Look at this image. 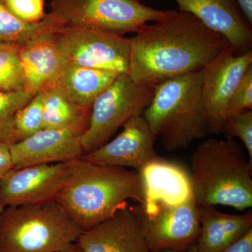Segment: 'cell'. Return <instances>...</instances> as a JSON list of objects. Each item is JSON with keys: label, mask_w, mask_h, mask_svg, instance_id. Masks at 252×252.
Returning a JSON list of instances; mask_svg holds the SVG:
<instances>
[{"label": "cell", "mask_w": 252, "mask_h": 252, "mask_svg": "<svg viewBox=\"0 0 252 252\" xmlns=\"http://www.w3.org/2000/svg\"><path fill=\"white\" fill-rule=\"evenodd\" d=\"M20 44L0 43V91L26 90L19 58Z\"/></svg>", "instance_id": "cell-23"}, {"label": "cell", "mask_w": 252, "mask_h": 252, "mask_svg": "<svg viewBox=\"0 0 252 252\" xmlns=\"http://www.w3.org/2000/svg\"><path fill=\"white\" fill-rule=\"evenodd\" d=\"M59 252H84V250L81 248V247L77 243L71 244L70 245L61 250Z\"/></svg>", "instance_id": "cell-31"}, {"label": "cell", "mask_w": 252, "mask_h": 252, "mask_svg": "<svg viewBox=\"0 0 252 252\" xmlns=\"http://www.w3.org/2000/svg\"><path fill=\"white\" fill-rule=\"evenodd\" d=\"M200 252H223L252 229V212L242 215L223 213L215 205L199 206Z\"/></svg>", "instance_id": "cell-18"}, {"label": "cell", "mask_w": 252, "mask_h": 252, "mask_svg": "<svg viewBox=\"0 0 252 252\" xmlns=\"http://www.w3.org/2000/svg\"><path fill=\"white\" fill-rule=\"evenodd\" d=\"M50 14L63 27L90 28L123 34L137 32L148 22L168 17L139 0H51Z\"/></svg>", "instance_id": "cell-6"}, {"label": "cell", "mask_w": 252, "mask_h": 252, "mask_svg": "<svg viewBox=\"0 0 252 252\" xmlns=\"http://www.w3.org/2000/svg\"><path fill=\"white\" fill-rule=\"evenodd\" d=\"M16 17L26 23H38L46 17L45 0H2Z\"/></svg>", "instance_id": "cell-26"}, {"label": "cell", "mask_w": 252, "mask_h": 252, "mask_svg": "<svg viewBox=\"0 0 252 252\" xmlns=\"http://www.w3.org/2000/svg\"><path fill=\"white\" fill-rule=\"evenodd\" d=\"M71 162L13 168L0 180V204L6 207L56 200L67 182Z\"/></svg>", "instance_id": "cell-11"}, {"label": "cell", "mask_w": 252, "mask_h": 252, "mask_svg": "<svg viewBox=\"0 0 252 252\" xmlns=\"http://www.w3.org/2000/svg\"><path fill=\"white\" fill-rule=\"evenodd\" d=\"M203 70L156 86L143 117L169 152L185 149L206 137L208 126L202 92Z\"/></svg>", "instance_id": "cell-4"}, {"label": "cell", "mask_w": 252, "mask_h": 252, "mask_svg": "<svg viewBox=\"0 0 252 252\" xmlns=\"http://www.w3.org/2000/svg\"><path fill=\"white\" fill-rule=\"evenodd\" d=\"M221 133L225 137H238L248 152L252 164V109L230 114L225 119Z\"/></svg>", "instance_id": "cell-25"}, {"label": "cell", "mask_w": 252, "mask_h": 252, "mask_svg": "<svg viewBox=\"0 0 252 252\" xmlns=\"http://www.w3.org/2000/svg\"><path fill=\"white\" fill-rule=\"evenodd\" d=\"M62 27L50 13L39 22H24L16 17L0 0V43L22 44L39 36L56 34Z\"/></svg>", "instance_id": "cell-21"}, {"label": "cell", "mask_w": 252, "mask_h": 252, "mask_svg": "<svg viewBox=\"0 0 252 252\" xmlns=\"http://www.w3.org/2000/svg\"><path fill=\"white\" fill-rule=\"evenodd\" d=\"M26 90L0 91V142L12 144V127L18 111L31 102L34 97Z\"/></svg>", "instance_id": "cell-24"}, {"label": "cell", "mask_w": 252, "mask_h": 252, "mask_svg": "<svg viewBox=\"0 0 252 252\" xmlns=\"http://www.w3.org/2000/svg\"><path fill=\"white\" fill-rule=\"evenodd\" d=\"M155 87L136 84L126 73L119 74L93 104L89 127L81 137L84 154L107 143L127 121L142 115Z\"/></svg>", "instance_id": "cell-7"}, {"label": "cell", "mask_w": 252, "mask_h": 252, "mask_svg": "<svg viewBox=\"0 0 252 252\" xmlns=\"http://www.w3.org/2000/svg\"><path fill=\"white\" fill-rule=\"evenodd\" d=\"M252 164L233 138L201 142L190 157V180L199 206L252 207Z\"/></svg>", "instance_id": "cell-3"}, {"label": "cell", "mask_w": 252, "mask_h": 252, "mask_svg": "<svg viewBox=\"0 0 252 252\" xmlns=\"http://www.w3.org/2000/svg\"><path fill=\"white\" fill-rule=\"evenodd\" d=\"M252 108V66L244 74L235 89L226 109L225 119L230 114Z\"/></svg>", "instance_id": "cell-27"}, {"label": "cell", "mask_w": 252, "mask_h": 252, "mask_svg": "<svg viewBox=\"0 0 252 252\" xmlns=\"http://www.w3.org/2000/svg\"><path fill=\"white\" fill-rule=\"evenodd\" d=\"M82 232L56 200L6 207L0 217V252H59Z\"/></svg>", "instance_id": "cell-5"}, {"label": "cell", "mask_w": 252, "mask_h": 252, "mask_svg": "<svg viewBox=\"0 0 252 252\" xmlns=\"http://www.w3.org/2000/svg\"><path fill=\"white\" fill-rule=\"evenodd\" d=\"M14 167L10 146L0 142V180Z\"/></svg>", "instance_id": "cell-28"}, {"label": "cell", "mask_w": 252, "mask_h": 252, "mask_svg": "<svg viewBox=\"0 0 252 252\" xmlns=\"http://www.w3.org/2000/svg\"><path fill=\"white\" fill-rule=\"evenodd\" d=\"M129 200L144 203L138 172L98 165L79 158L72 160L67 182L56 198L83 231L112 217Z\"/></svg>", "instance_id": "cell-2"}, {"label": "cell", "mask_w": 252, "mask_h": 252, "mask_svg": "<svg viewBox=\"0 0 252 252\" xmlns=\"http://www.w3.org/2000/svg\"><path fill=\"white\" fill-rule=\"evenodd\" d=\"M223 252H252V229Z\"/></svg>", "instance_id": "cell-29"}, {"label": "cell", "mask_w": 252, "mask_h": 252, "mask_svg": "<svg viewBox=\"0 0 252 252\" xmlns=\"http://www.w3.org/2000/svg\"><path fill=\"white\" fill-rule=\"evenodd\" d=\"M56 41L67 63L118 73L128 72L130 38L90 28L62 27Z\"/></svg>", "instance_id": "cell-9"}, {"label": "cell", "mask_w": 252, "mask_h": 252, "mask_svg": "<svg viewBox=\"0 0 252 252\" xmlns=\"http://www.w3.org/2000/svg\"><path fill=\"white\" fill-rule=\"evenodd\" d=\"M44 92L36 94L29 103L15 115L12 127V144L21 142L43 128Z\"/></svg>", "instance_id": "cell-22"}, {"label": "cell", "mask_w": 252, "mask_h": 252, "mask_svg": "<svg viewBox=\"0 0 252 252\" xmlns=\"http://www.w3.org/2000/svg\"><path fill=\"white\" fill-rule=\"evenodd\" d=\"M200 252L198 251V248H197L196 245H193L191 248L188 249L186 251H175V250H160V251L156 252Z\"/></svg>", "instance_id": "cell-32"}, {"label": "cell", "mask_w": 252, "mask_h": 252, "mask_svg": "<svg viewBox=\"0 0 252 252\" xmlns=\"http://www.w3.org/2000/svg\"><path fill=\"white\" fill-rule=\"evenodd\" d=\"M244 16L250 25L252 24V0H235Z\"/></svg>", "instance_id": "cell-30"}, {"label": "cell", "mask_w": 252, "mask_h": 252, "mask_svg": "<svg viewBox=\"0 0 252 252\" xmlns=\"http://www.w3.org/2000/svg\"><path fill=\"white\" fill-rule=\"evenodd\" d=\"M156 139L143 116H135L124 124L114 140L79 158L98 165L132 167L138 172L159 157L154 147Z\"/></svg>", "instance_id": "cell-12"}, {"label": "cell", "mask_w": 252, "mask_h": 252, "mask_svg": "<svg viewBox=\"0 0 252 252\" xmlns=\"http://www.w3.org/2000/svg\"><path fill=\"white\" fill-rule=\"evenodd\" d=\"M5 209V207L3 206L1 204H0V217H1V214L3 213Z\"/></svg>", "instance_id": "cell-33"}, {"label": "cell", "mask_w": 252, "mask_h": 252, "mask_svg": "<svg viewBox=\"0 0 252 252\" xmlns=\"http://www.w3.org/2000/svg\"><path fill=\"white\" fill-rule=\"evenodd\" d=\"M179 11L193 15L221 34L236 54L251 50L252 26L235 0H175Z\"/></svg>", "instance_id": "cell-15"}, {"label": "cell", "mask_w": 252, "mask_h": 252, "mask_svg": "<svg viewBox=\"0 0 252 252\" xmlns=\"http://www.w3.org/2000/svg\"><path fill=\"white\" fill-rule=\"evenodd\" d=\"M119 74L120 73L112 71L82 67L68 63L56 86L74 103L91 111L95 99Z\"/></svg>", "instance_id": "cell-19"}, {"label": "cell", "mask_w": 252, "mask_h": 252, "mask_svg": "<svg viewBox=\"0 0 252 252\" xmlns=\"http://www.w3.org/2000/svg\"><path fill=\"white\" fill-rule=\"evenodd\" d=\"M56 34L39 36L19 45L26 90L33 94L56 86L68 63L58 45Z\"/></svg>", "instance_id": "cell-16"}, {"label": "cell", "mask_w": 252, "mask_h": 252, "mask_svg": "<svg viewBox=\"0 0 252 252\" xmlns=\"http://www.w3.org/2000/svg\"><path fill=\"white\" fill-rule=\"evenodd\" d=\"M82 131L73 129L42 128L17 143L10 152L14 168L72 161L84 155Z\"/></svg>", "instance_id": "cell-13"}, {"label": "cell", "mask_w": 252, "mask_h": 252, "mask_svg": "<svg viewBox=\"0 0 252 252\" xmlns=\"http://www.w3.org/2000/svg\"><path fill=\"white\" fill-rule=\"evenodd\" d=\"M130 41L127 74L136 84L152 86L203 70L230 45L221 34L182 11L145 25Z\"/></svg>", "instance_id": "cell-1"}, {"label": "cell", "mask_w": 252, "mask_h": 252, "mask_svg": "<svg viewBox=\"0 0 252 252\" xmlns=\"http://www.w3.org/2000/svg\"><path fill=\"white\" fill-rule=\"evenodd\" d=\"M150 252L186 251L196 244L200 232L195 196L177 205L133 207Z\"/></svg>", "instance_id": "cell-8"}, {"label": "cell", "mask_w": 252, "mask_h": 252, "mask_svg": "<svg viewBox=\"0 0 252 252\" xmlns=\"http://www.w3.org/2000/svg\"><path fill=\"white\" fill-rule=\"evenodd\" d=\"M84 252H150L133 207L84 230L76 242Z\"/></svg>", "instance_id": "cell-14"}, {"label": "cell", "mask_w": 252, "mask_h": 252, "mask_svg": "<svg viewBox=\"0 0 252 252\" xmlns=\"http://www.w3.org/2000/svg\"><path fill=\"white\" fill-rule=\"evenodd\" d=\"M144 207L177 205L194 195L190 173L180 164L159 157L139 170Z\"/></svg>", "instance_id": "cell-17"}, {"label": "cell", "mask_w": 252, "mask_h": 252, "mask_svg": "<svg viewBox=\"0 0 252 252\" xmlns=\"http://www.w3.org/2000/svg\"><path fill=\"white\" fill-rule=\"evenodd\" d=\"M90 116V110L74 103L58 86L44 92L43 128L73 129L84 133Z\"/></svg>", "instance_id": "cell-20"}, {"label": "cell", "mask_w": 252, "mask_h": 252, "mask_svg": "<svg viewBox=\"0 0 252 252\" xmlns=\"http://www.w3.org/2000/svg\"><path fill=\"white\" fill-rule=\"evenodd\" d=\"M251 66L252 50L238 54L228 45L203 69L202 92L209 134L221 133L228 102Z\"/></svg>", "instance_id": "cell-10"}]
</instances>
